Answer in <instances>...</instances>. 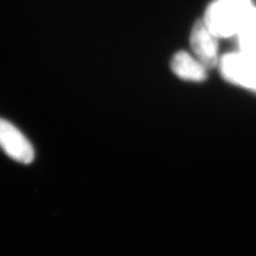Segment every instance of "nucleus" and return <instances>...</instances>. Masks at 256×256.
<instances>
[{"mask_svg": "<svg viewBox=\"0 0 256 256\" xmlns=\"http://www.w3.org/2000/svg\"><path fill=\"white\" fill-rule=\"evenodd\" d=\"M256 8L251 0H216L207 8L204 22L217 38L236 36Z\"/></svg>", "mask_w": 256, "mask_h": 256, "instance_id": "obj_1", "label": "nucleus"}, {"mask_svg": "<svg viewBox=\"0 0 256 256\" xmlns=\"http://www.w3.org/2000/svg\"><path fill=\"white\" fill-rule=\"evenodd\" d=\"M219 68L228 82L256 92V58L242 52L226 54L220 59Z\"/></svg>", "mask_w": 256, "mask_h": 256, "instance_id": "obj_2", "label": "nucleus"}, {"mask_svg": "<svg viewBox=\"0 0 256 256\" xmlns=\"http://www.w3.org/2000/svg\"><path fill=\"white\" fill-rule=\"evenodd\" d=\"M0 148L20 164H28L34 158V150L29 140L6 120L0 118Z\"/></svg>", "mask_w": 256, "mask_h": 256, "instance_id": "obj_3", "label": "nucleus"}, {"mask_svg": "<svg viewBox=\"0 0 256 256\" xmlns=\"http://www.w3.org/2000/svg\"><path fill=\"white\" fill-rule=\"evenodd\" d=\"M190 45L196 54L198 60L206 68H214L219 66L218 38L208 29L204 20H198L190 34Z\"/></svg>", "mask_w": 256, "mask_h": 256, "instance_id": "obj_4", "label": "nucleus"}, {"mask_svg": "<svg viewBox=\"0 0 256 256\" xmlns=\"http://www.w3.org/2000/svg\"><path fill=\"white\" fill-rule=\"evenodd\" d=\"M171 68L176 76L189 82H200L207 78V68L186 52H178L173 56Z\"/></svg>", "mask_w": 256, "mask_h": 256, "instance_id": "obj_5", "label": "nucleus"}, {"mask_svg": "<svg viewBox=\"0 0 256 256\" xmlns=\"http://www.w3.org/2000/svg\"><path fill=\"white\" fill-rule=\"evenodd\" d=\"M236 36L239 52L256 58V9Z\"/></svg>", "mask_w": 256, "mask_h": 256, "instance_id": "obj_6", "label": "nucleus"}]
</instances>
